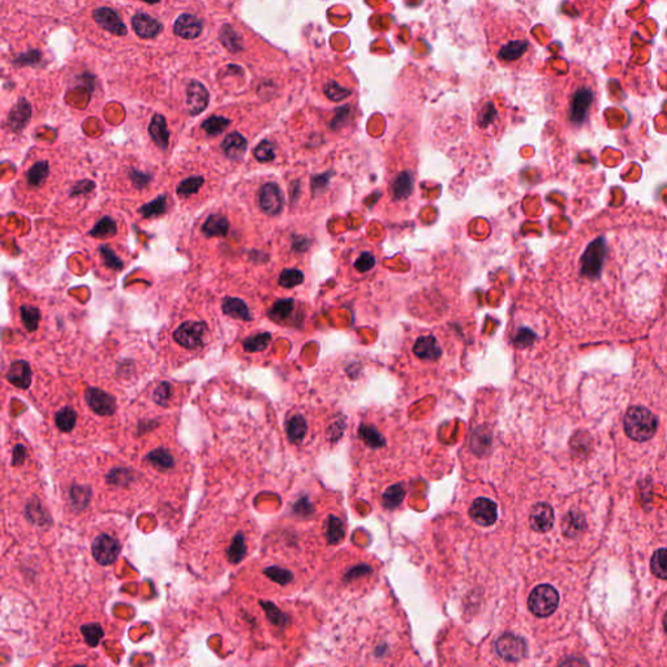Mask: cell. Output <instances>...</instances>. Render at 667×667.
I'll use <instances>...</instances> for the list:
<instances>
[{"mask_svg": "<svg viewBox=\"0 0 667 667\" xmlns=\"http://www.w3.org/2000/svg\"><path fill=\"white\" fill-rule=\"evenodd\" d=\"M304 282V274L300 270L296 269H287L282 271L279 277V284L284 289H293L296 286H300Z\"/></svg>", "mask_w": 667, "mask_h": 667, "instance_id": "ab89813d", "label": "cell"}, {"mask_svg": "<svg viewBox=\"0 0 667 667\" xmlns=\"http://www.w3.org/2000/svg\"><path fill=\"white\" fill-rule=\"evenodd\" d=\"M559 604V594L552 585L542 584L533 589L528 600L529 610L537 615L545 618L552 615Z\"/></svg>", "mask_w": 667, "mask_h": 667, "instance_id": "277c9868", "label": "cell"}, {"mask_svg": "<svg viewBox=\"0 0 667 667\" xmlns=\"http://www.w3.org/2000/svg\"><path fill=\"white\" fill-rule=\"evenodd\" d=\"M471 517L482 527H490L497 520V506L488 498H479L471 506Z\"/></svg>", "mask_w": 667, "mask_h": 667, "instance_id": "8fae6325", "label": "cell"}, {"mask_svg": "<svg viewBox=\"0 0 667 667\" xmlns=\"http://www.w3.org/2000/svg\"><path fill=\"white\" fill-rule=\"evenodd\" d=\"M414 190V177L409 172H402L392 183V193L396 200H404L411 196Z\"/></svg>", "mask_w": 667, "mask_h": 667, "instance_id": "603a6c76", "label": "cell"}, {"mask_svg": "<svg viewBox=\"0 0 667 667\" xmlns=\"http://www.w3.org/2000/svg\"><path fill=\"white\" fill-rule=\"evenodd\" d=\"M247 554V545L242 533H238L227 549V558L232 565L240 563Z\"/></svg>", "mask_w": 667, "mask_h": 667, "instance_id": "4316f807", "label": "cell"}, {"mask_svg": "<svg viewBox=\"0 0 667 667\" xmlns=\"http://www.w3.org/2000/svg\"><path fill=\"white\" fill-rule=\"evenodd\" d=\"M30 113H32V110H30L29 104L25 101L20 102L11 111L10 117H8L10 126L12 128V131H14V132L21 131L26 126V123L30 117Z\"/></svg>", "mask_w": 667, "mask_h": 667, "instance_id": "cb8c5ba5", "label": "cell"}, {"mask_svg": "<svg viewBox=\"0 0 667 667\" xmlns=\"http://www.w3.org/2000/svg\"><path fill=\"white\" fill-rule=\"evenodd\" d=\"M94 187H95V184L93 181H90V180L78 181V183H76L75 185L71 188V196L76 197V196H80V194H85V193L91 192L94 189Z\"/></svg>", "mask_w": 667, "mask_h": 667, "instance_id": "681fc988", "label": "cell"}, {"mask_svg": "<svg viewBox=\"0 0 667 667\" xmlns=\"http://www.w3.org/2000/svg\"><path fill=\"white\" fill-rule=\"evenodd\" d=\"M209 103V93L201 82L192 80L187 87V107L190 115L201 113Z\"/></svg>", "mask_w": 667, "mask_h": 667, "instance_id": "7c38bea8", "label": "cell"}, {"mask_svg": "<svg viewBox=\"0 0 667 667\" xmlns=\"http://www.w3.org/2000/svg\"><path fill=\"white\" fill-rule=\"evenodd\" d=\"M664 626H665V630L667 632V614L665 615V619H664Z\"/></svg>", "mask_w": 667, "mask_h": 667, "instance_id": "11a10c76", "label": "cell"}, {"mask_svg": "<svg viewBox=\"0 0 667 667\" xmlns=\"http://www.w3.org/2000/svg\"><path fill=\"white\" fill-rule=\"evenodd\" d=\"M563 93L566 94L568 120L575 126H583L598 98V87L594 76L585 68L575 65L563 81Z\"/></svg>", "mask_w": 667, "mask_h": 667, "instance_id": "7a4b0ae2", "label": "cell"}, {"mask_svg": "<svg viewBox=\"0 0 667 667\" xmlns=\"http://www.w3.org/2000/svg\"><path fill=\"white\" fill-rule=\"evenodd\" d=\"M287 433L291 441L295 443L302 441V438L306 434V422L302 416H293L291 418L287 425Z\"/></svg>", "mask_w": 667, "mask_h": 667, "instance_id": "836d02e7", "label": "cell"}, {"mask_svg": "<svg viewBox=\"0 0 667 667\" xmlns=\"http://www.w3.org/2000/svg\"><path fill=\"white\" fill-rule=\"evenodd\" d=\"M488 49L494 59L514 71L528 69L536 58V47L529 38L527 27L504 16L497 17L485 27Z\"/></svg>", "mask_w": 667, "mask_h": 667, "instance_id": "6da1fadb", "label": "cell"}, {"mask_svg": "<svg viewBox=\"0 0 667 667\" xmlns=\"http://www.w3.org/2000/svg\"><path fill=\"white\" fill-rule=\"evenodd\" d=\"M271 341V334L270 332H261L257 335L249 337L244 340L242 346L247 352H261L267 348V346Z\"/></svg>", "mask_w": 667, "mask_h": 667, "instance_id": "f546056e", "label": "cell"}, {"mask_svg": "<svg viewBox=\"0 0 667 667\" xmlns=\"http://www.w3.org/2000/svg\"><path fill=\"white\" fill-rule=\"evenodd\" d=\"M132 26L139 37L145 39L155 38L162 32V24L146 13H137L133 16Z\"/></svg>", "mask_w": 667, "mask_h": 667, "instance_id": "9a60e30c", "label": "cell"}, {"mask_svg": "<svg viewBox=\"0 0 667 667\" xmlns=\"http://www.w3.org/2000/svg\"><path fill=\"white\" fill-rule=\"evenodd\" d=\"M116 234H117V227L115 221L110 216L102 218L101 221L89 232V235L95 239H110Z\"/></svg>", "mask_w": 667, "mask_h": 667, "instance_id": "484cf974", "label": "cell"}, {"mask_svg": "<svg viewBox=\"0 0 667 667\" xmlns=\"http://www.w3.org/2000/svg\"><path fill=\"white\" fill-rule=\"evenodd\" d=\"M203 177H192L183 180L179 185H177V194L180 197H188V196H192V194H196L200 189H201L202 185H203Z\"/></svg>", "mask_w": 667, "mask_h": 667, "instance_id": "8d00e7d4", "label": "cell"}, {"mask_svg": "<svg viewBox=\"0 0 667 667\" xmlns=\"http://www.w3.org/2000/svg\"><path fill=\"white\" fill-rule=\"evenodd\" d=\"M91 552L94 559L102 566H110L115 563L117 556L120 554V543L109 534L98 536L93 545Z\"/></svg>", "mask_w": 667, "mask_h": 667, "instance_id": "52a82bcc", "label": "cell"}, {"mask_svg": "<svg viewBox=\"0 0 667 667\" xmlns=\"http://www.w3.org/2000/svg\"><path fill=\"white\" fill-rule=\"evenodd\" d=\"M20 313H21V319H23V324H24L26 330L29 332L36 331L38 328V324H39V318H41V313H39L37 308L29 306V305H23L20 308Z\"/></svg>", "mask_w": 667, "mask_h": 667, "instance_id": "e575fe53", "label": "cell"}, {"mask_svg": "<svg viewBox=\"0 0 667 667\" xmlns=\"http://www.w3.org/2000/svg\"><path fill=\"white\" fill-rule=\"evenodd\" d=\"M652 572L659 579H667V549H659L655 552L652 562Z\"/></svg>", "mask_w": 667, "mask_h": 667, "instance_id": "74e56055", "label": "cell"}, {"mask_svg": "<svg viewBox=\"0 0 667 667\" xmlns=\"http://www.w3.org/2000/svg\"><path fill=\"white\" fill-rule=\"evenodd\" d=\"M85 399L89 407L100 416H111L116 409V400L113 395L100 389H88Z\"/></svg>", "mask_w": 667, "mask_h": 667, "instance_id": "30bf717a", "label": "cell"}, {"mask_svg": "<svg viewBox=\"0 0 667 667\" xmlns=\"http://www.w3.org/2000/svg\"><path fill=\"white\" fill-rule=\"evenodd\" d=\"M254 157L260 162H271L275 158V150L274 145L270 141H262L256 149H254Z\"/></svg>", "mask_w": 667, "mask_h": 667, "instance_id": "7bdbcfd3", "label": "cell"}, {"mask_svg": "<svg viewBox=\"0 0 667 667\" xmlns=\"http://www.w3.org/2000/svg\"><path fill=\"white\" fill-rule=\"evenodd\" d=\"M403 486L395 485V486H392L391 489H389V491L385 493V495H383V504L387 508H394V507H396V506L400 504V502L403 501Z\"/></svg>", "mask_w": 667, "mask_h": 667, "instance_id": "b9f144b4", "label": "cell"}, {"mask_svg": "<svg viewBox=\"0 0 667 667\" xmlns=\"http://www.w3.org/2000/svg\"><path fill=\"white\" fill-rule=\"evenodd\" d=\"M7 381L19 389H27L32 383V370L24 360L14 361L7 372Z\"/></svg>", "mask_w": 667, "mask_h": 667, "instance_id": "ac0fdd59", "label": "cell"}, {"mask_svg": "<svg viewBox=\"0 0 667 667\" xmlns=\"http://www.w3.org/2000/svg\"><path fill=\"white\" fill-rule=\"evenodd\" d=\"M229 228V223L226 216L221 214H212L202 226V232L209 238H219L226 236Z\"/></svg>", "mask_w": 667, "mask_h": 667, "instance_id": "7402d4cb", "label": "cell"}, {"mask_svg": "<svg viewBox=\"0 0 667 667\" xmlns=\"http://www.w3.org/2000/svg\"><path fill=\"white\" fill-rule=\"evenodd\" d=\"M495 651L506 661L517 662L527 655V645L521 637L506 633L495 642Z\"/></svg>", "mask_w": 667, "mask_h": 667, "instance_id": "ba28073f", "label": "cell"}, {"mask_svg": "<svg viewBox=\"0 0 667 667\" xmlns=\"http://www.w3.org/2000/svg\"><path fill=\"white\" fill-rule=\"evenodd\" d=\"M583 521H584V519L578 512L568 514L566 520H565V524H563L567 536L574 537L576 533H579L580 530L584 527Z\"/></svg>", "mask_w": 667, "mask_h": 667, "instance_id": "60d3db41", "label": "cell"}, {"mask_svg": "<svg viewBox=\"0 0 667 667\" xmlns=\"http://www.w3.org/2000/svg\"><path fill=\"white\" fill-rule=\"evenodd\" d=\"M529 521L532 528L536 532H547L553 528L554 524V511L546 504H536L532 508Z\"/></svg>", "mask_w": 667, "mask_h": 667, "instance_id": "5bb4252c", "label": "cell"}, {"mask_svg": "<svg viewBox=\"0 0 667 667\" xmlns=\"http://www.w3.org/2000/svg\"><path fill=\"white\" fill-rule=\"evenodd\" d=\"M222 309L225 315H229L234 319L241 321H252L253 317L247 306V304L236 299V297H226L222 302Z\"/></svg>", "mask_w": 667, "mask_h": 667, "instance_id": "44dd1931", "label": "cell"}, {"mask_svg": "<svg viewBox=\"0 0 667 667\" xmlns=\"http://www.w3.org/2000/svg\"><path fill=\"white\" fill-rule=\"evenodd\" d=\"M222 149L225 151L227 158H229L234 162H239L247 152L248 142L242 135L234 132V133H229L225 139L222 144Z\"/></svg>", "mask_w": 667, "mask_h": 667, "instance_id": "e0dca14e", "label": "cell"}, {"mask_svg": "<svg viewBox=\"0 0 667 667\" xmlns=\"http://www.w3.org/2000/svg\"><path fill=\"white\" fill-rule=\"evenodd\" d=\"M171 398V385L168 382H162L154 391V402L161 407H167Z\"/></svg>", "mask_w": 667, "mask_h": 667, "instance_id": "7dc6e473", "label": "cell"}, {"mask_svg": "<svg viewBox=\"0 0 667 667\" xmlns=\"http://www.w3.org/2000/svg\"><path fill=\"white\" fill-rule=\"evenodd\" d=\"M293 308H295V302L292 299H284V300H278L273 306L271 309L269 310V317L273 319V321H277V322H283L286 321L287 318H290V315H292L293 312Z\"/></svg>", "mask_w": 667, "mask_h": 667, "instance_id": "83f0119b", "label": "cell"}, {"mask_svg": "<svg viewBox=\"0 0 667 667\" xmlns=\"http://www.w3.org/2000/svg\"><path fill=\"white\" fill-rule=\"evenodd\" d=\"M264 575L269 578V579L275 581L278 584H289L291 580L293 579V576L291 575L290 571L287 569H282L279 567H270V568H266L264 569Z\"/></svg>", "mask_w": 667, "mask_h": 667, "instance_id": "f6af8a7d", "label": "cell"}, {"mask_svg": "<svg viewBox=\"0 0 667 667\" xmlns=\"http://www.w3.org/2000/svg\"><path fill=\"white\" fill-rule=\"evenodd\" d=\"M614 0H576L580 17L588 25H601L610 12Z\"/></svg>", "mask_w": 667, "mask_h": 667, "instance_id": "8992f818", "label": "cell"}, {"mask_svg": "<svg viewBox=\"0 0 667 667\" xmlns=\"http://www.w3.org/2000/svg\"><path fill=\"white\" fill-rule=\"evenodd\" d=\"M129 177L132 179L133 184L139 189L146 187L151 180V175H148V174L141 172V171H132L129 174Z\"/></svg>", "mask_w": 667, "mask_h": 667, "instance_id": "f907efd6", "label": "cell"}, {"mask_svg": "<svg viewBox=\"0 0 667 667\" xmlns=\"http://www.w3.org/2000/svg\"><path fill=\"white\" fill-rule=\"evenodd\" d=\"M25 459V449L23 446H16L13 450V466L23 463Z\"/></svg>", "mask_w": 667, "mask_h": 667, "instance_id": "f5cc1de1", "label": "cell"}, {"mask_svg": "<svg viewBox=\"0 0 667 667\" xmlns=\"http://www.w3.org/2000/svg\"><path fill=\"white\" fill-rule=\"evenodd\" d=\"M283 194L275 183H266L260 190V206L266 214L277 215L283 209Z\"/></svg>", "mask_w": 667, "mask_h": 667, "instance_id": "9c48e42d", "label": "cell"}, {"mask_svg": "<svg viewBox=\"0 0 667 667\" xmlns=\"http://www.w3.org/2000/svg\"><path fill=\"white\" fill-rule=\"evenodd\" d=\"M93 17L98 25L109 30L115 36H126V25L123 24L119 14L111 8H98L93 13Z\"/></svg>", "mask_w": 667, "mask_h": 667, "instance_id": "4fadbf2b", "label": "cell"}, {"mask_svg": "<svg viewBox=\"0 0 667 667\" xmlns=\"http://www.w3.org/2000/svg\"><path fill=\"white\" fill-rule=\"evenodd\" d=\"M149 133L151 139L159 146L162 150H166L168 148L170 142V132L167 129V123L162 115L157 113L152 116L150 126H149Z\"/></svg>", "mask_w": 667, "mask_h": 667, "instance_id": "ffe728a7", "label": "cell"}, {"mask_svg": "<svg viewBox=\"0 0 667 667\" xmlns=\"http://www.w3.org/2000/svg\"><path fill=\"white\" fill-rule=\"evenodd\" d=\"M414 352L422 360H438L442 356L441 347L434 337H421L416 340Z\"/></svg>", "mask_w": 667, "mask_h": 667, "instance_id": "d6986e66", "label": "cell"}, {"mask_svg": "<svg viewBox=\"0 0 667 667\" xmlns=\"http://www.w3.org/2000/svg\"><path fill=\"white\" fill-rule=\"evenodd\" d=\"M344 525L341 520L335 517H328L326 524V539L330 543H338L344 539Z\"/></svg>", "mask_w": 667, "mask_h": 667, "instance_id": "d590c367", "label": "cell"}, {"mask_svg": "<svg viewBox=\"0 0 667 667\" xmlns=\"http://www.w3.org/2000/svg\"><path fill=\"white\" fill-rule=\"evenodd\" d=\"M142 1H145V3H148V4H155V3H159V0H142Z\"/></svg>", "mask_w": 667, "mask_h": 667, "instance_id": "db71d44e", "label": "cell"}, {"mask_svg": "<svg viewBox=\"0 0 667 667\" xmlns=\"http://www.w3.org/2000/svg\"><path fill=\"white\" fill-rule=\"evenodd\" d=\"M76 420H77V414H76L75 409H72L69 407H65L63 409H60L55 416V422H56L58 428L60 429L64 433H69L71 430H74Z\"/></svg>", "mask_w": 667, "mask_h": 667, "instance_id": "1f68e13d", "label": "cell"}, {"mask_svg": "<svg viewBox=\"0 0 667 667\" xmlns=\"http://www.w3.org/2000/svg\"><path fill=\"white\" fill-rule=\"evenodd\" d=\"M359 434H360L361 440L365 441L372 447H379V446L383 444L382 437H381V434L378 433L376 429L369 428V427H361Z\"/></svg>", "mask_w": 667, "mask_h": 667, "instance_id": "bcb514c9", "label": "cell"}, {"mask_svg": "<svg viewBox=\"0 0 667 667\" xmlns=\"http://www.w3.org/2000/svg\"><path fill=\"white\" fill-rule=\"evenodd\" d=\"M166 210H167V201H166V196L162 194L149 203H145L144 206H141L139 212L144 218H154V216L164 214Z\"/></svg>", "mask_w": 667, "mask_h": 667, "instance_id": "4dcf8cb0", "label": "cell"}, {"mask_svg": "<svg viewBox=\"0 0 667 667\" xmlns=\"http://www.w3.org/2000/svg\"><path fill=\"white\" fill-rule=\"evenodd\" d=\"M207 331L205 322L187 321L174 332V339L179 346L187 350H199L203 346V335Z\"/></svg>", "mask_w": 667, "mask_h": 667, "instance_id": "5b68a950", "label": "cell"}, {"mask_svg": "<svg viewBox=\"0 0 667 667\" xmlns=\"http://www.w3.org/2000/svg\"><path fill=\"white\" fill-rule=\"evenodd\" d=\"M533 339V334H530L528 330L523 328L519 331L517 337V343L519 346H528L529 343Z\"/></svg>", "mask_w": 667, "mask_h": 667, "instance_id": "816d5d0a", "label": "cell"}, {"mask_svg": "<svg viewBox=\"0 0 667 667\" xmlns=\"http://www.w3.org/2000/svg\"><path fill=\"white\" fill-rule=\"evenodd\" d=\"M49 174H50V166H49V162L46 161H41V162H37L36 164L32 166V168L27 171L26 174V177H27V183L33 187V188H38L41 187L46 179L49 177Z\"/></svg>", "mask_w": 667, "mask_h": 667, "instance_id": "d4e9b609", "label": "cell"}, {"mask_svg": "<svg viewBox=\"0 0 667 667\" xmlns=\"http://www.w3.org/2000/svg\"><path fill=\"white\" fill-rule=\"evenodd\" d=\"M100 252H101L102 258H103V261H104L107 267L116 270V271H120L123 269V261L115 254L111 248H109L107 245H102L100 248Z\"/></svg>", "mask_w": 667, "mask_h": 667, "instance_id": "ee69618b", "label": "cell"}, {"mask_svg": "<svg viewBox=\"0 0 667 667\" xmlns=\"http://www.w3.org/2000/svg\"><path fill=\"white\" fill-rule=\"evenodd\" d=\"M202 24L201 21L189 13L180 14L175 21L174 32L179 37L184 39H194L201 34Z\"/></svg>", "mask_w": 667, "mask_h": 667, "instance_id": "2e32d148", "label": "cell"}, {"mask_svg": "<svg viewBox=\"0 0 667 667\" xmlns=\"http://www.w3.org/2000/svg\"><path fill=\"white\" fill-rule=\"evenodd\" d=\"M146 460L150 463L151 466L161 469V471H164V469H170L174 466V457L172 455L168 453L167 450L164 449H157L154 451H151L148 456H146Z\"/></svg>", "mask_w": 667, "mask_h": 667, "instance_id": "f1b7e54d", "label": "cell"}, {"mask_svg": "<svg viewBox=\"0 0 667 667\" xmlns=\"http://www.w3.org/2000/svg\"><path fill=\"white\" fill-rule=\"evenodd\" d=\"M81 632L84 635V639L89 646H97L104 635L103 629L98 623H89L81 627Z\"/></svg>", "mask_w": 667, "mask_h": 667, "instance_id": "f35d334b", "label": "cell"}, {"mask_svg": "<svg viewBox=\"0 0 667 667\" xmlns=\"http://www.w3.org/2000/svg\"><path fill=\"white\" fill-rule=\"evenodd\" d=\"M229 120L223 116H210L202 123V129L209 135V136H218L223 131H226L227 126H229Z\"/></svg>", "mask_w": 667, "mask_h": 667, "instance_id": "d6a6232c", "label": "cell"}, {"mask_svg": "<svg viewBox=\"0 0 667 667\" xmlns=\"http://www.w3.org/2000/svg\"><path fill=\"white\" fill-rule=\"evenodd\" d=\"M374 264H376V258H374V256H373L372 253L365 252L363 253V254H361V256L357 258V261H356L354 266H356L357 271H360V273H366V271H369L370 269H373V267H374Z\"/></svg>", "mask_w": 667, "mask_h": 667, "instance_id": "c3c4849f", "label": "cell"}, {"mask_svg": "<svg viewBox=\"0 0 667 667\" xmlns=\"http://www.w3.org/2000/svg\"><path fill=\"white\" fill-rule=\"evenodd\" d=\"M626 434L633 441L651 440L657 431V417L645 407H631L624 417Z\"/></svg>", "mask_w": 667, "mask_h": 667, "instance_id": "3957f363", "label": "cell"}]
</instances>
